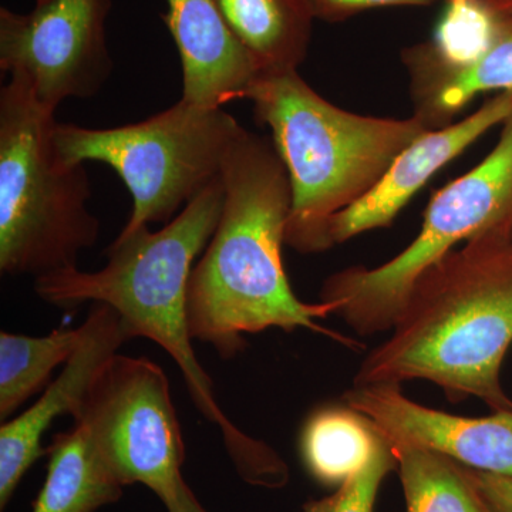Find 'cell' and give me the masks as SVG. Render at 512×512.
Returning <instances> with one entry per match:
<instances>
[{"instance_id": "obj_1", "label": "cell", "mask_w": 512, "mask_h": 512, "mask_svg": "<svg viewBox=\"0 0 512 512\" xmlns=\"http://www.w3.org/2000/svg\"><path fill=\"white\" fill-rule=\"evenodd\" d=\"M224 207L210 244L192 268L187 289L192 339L221 357L244 348V336L302 328L359 348L318 323L333 315L329 302L306 303L292 291L282 259L292 192L272 141L242 127L221 173Z\"/></svg>"}, {"instance_id": "obj_2", "label": "cell", "mask_w": 512, "mask_h": 512, "mask_svg": "<svg viewBox=\"0 0 512 512\" xmlns=\"http://www.w3.org/2000/svg\"><path fill=\"white\" fill-rule=\"evenodd\" d=\"M393 333L363 360L357 386L427 380L451 402L477 397L512 410L501 367L512 345V245L471 238L417 279Z\"/></svg>"}, {"instance_id": "obj_3", "label": "cell", "mask_w": 512, "mask_h": 512, "mask_svg": "<svg viewBox=\"0 0 512 512\" xmlns=\"http://www.w3.org/2000/svg\"><path fill=\"white\" fill-rule=\"evenodd\" d=\"M224 207V185L214 181L158 231L143 227L114 239L99 271L77 268L35 279V291L57 308L104 303L119 313L131 339L153 340L183 373L198 412L222 431L241 470L254 471L269 451L231 423L214 393V383L192 348L187 289L192 268L210 244Z\"/></svg>"}, {"instance_id": "obj_4", "label": "cell", "mask_w": 512, "mask_h": 512, "mask_svg": "<svg viewBox=\"0 0 512 512\" xmlns=\"http://www.w3.org/2000/svg\"><path fill=\"white\" fill-rule=\"evenodd\" d=\"M244 99L288 173L292 205L285 244L316 254L333 247L330 225L379 184L396 157L427 128L417 117L387 119L340 109L298 70L259 73Z\"/></svg>"}, {"instance_id": "obj_5", "label": "cell", "mask_w": 512, "mask_h": 512, "mask_svg": "<svg viewBox=\"0 0 512 512\" xmlns=\"http://www.w3.org/2000/svg\"><path fill=\"white\" fill-rule=\"evenodd\" d=\"M55 113L22 83L0 89V271L56 274L79 266L96 244L100 220L90 211L84 164L67 163L53 144Z\"/></svg>"}, {"instance_id": "obj_6", "label": "cell", "mask_w": 512, "mask_h": 512, "mask_svg": "<svg viewBox=\"0 0 512 512\" xmlns=\"http://www.w3.org/2000/svg\"><path fill=\"white\" fill-rule=\"evenodd\" d=\"M241 124L224 107L181 99L140 123L89 128L56 123L53 144L67 163L99 161L116 171L131 198L123 234L170 222L214 181Z\"/></svg>"}, {"instance_id": "obj_7", "label": "cell", "mask_w": 512, "mask_h": 512, "mask_svg": "<svg viewBox=\"0 0 512 512\" xmlns=\"http://www.w3.org/2000/svg\"><path fill=\"white\" fill-rule=\"evenodd\" d=\"M491 153L431 198L419 235L390 261L330 275L320 301L363 336L392 330L414 284L430 266L512 217V111Z\"/></svg>"}, {"instance_id": "obj_8", "label": "cell", "mask_w": 512, "mask_h": 512, "mask_svg": "<svg viewBox=\"0 0 512 512\" xmlns=\"http://www.w3.org/2000/svg\"><path fill=\"white\" fill-rule=\"evenodd\" d=\"M72 417L124 487L144 484L164 505L173 500L184 483L185 447L170 383L157 363L111 356Z\"/></svg>"}, {"instance_id": "obj_9", "label": "cell", "mask_w": 512, "mask_h": 512, "mask_svg": "<svg viewBox=\"0 0 512 512\" xmlns=\"http://www.w3.org/2000/svg\"><path fill=\"white\" fill-rule=\"evenodd\" d=\"M111 0H35L29 13L0 8V70L56 113L89 99L113 72L107 19Z\"/></svg>"}, {"instance_id": "obj_10", "label": "cell", "mask_w": 512, "mask_h": 512, "mask_svg": "<svg viewBox=\"0 0 512 512\" xmlns=\"http://www.w3.org/2000/svg\"><path fill=\"white\" fill-rule=\"evenodd\" d=\"M343 402L389 444L429 448L461 466L512 477V410L478 419L454 416L413 402L400 384H355Z\"/></svg>"}, {"instance_id": "obj_11", "label": "cell", "mask_w": 512, "mask_h": 512, "mask_svg": "<svg viewBox=\"0 0 512 512\" xmlns=\"http://www.w3.org/2000/svg\"><path fill=\"white\" fill-rule=\"evenodd\" d=\"M83 340L63 372L26 412L0 429V508L5 510L16 488L43 456L42 440L53 421L73 416L101 366L131 339L119 313L93 303L83 323Z\"/></svg>"}, {"instance_id": "obj_12", "label": "cell", "mask_w": 512, "mask_h": 512, "mask_svg": "<svg viewBox=\"0 0 512 512\" xmlns=\"http://www.w3.org/2000/svg\"><path fill=\"white\" fill-rule=\"evenodd\" d=\"M512 111V90L495 94L457 123L433 128L404 148L363 200L340 212L330 225L333 247L357 235L387 228L400 211L444 165L456 160Z\"/></svg>"}, {"instance_id": "obj_13", "label": "cell", "mask_w": 512, "mask_h": 512, "mask_svg": "<svg viewBox=\"0 0 512 512\" xmlns=\"http://www.w3.org/2000/svg\"><path fill=\"white\" fill-rule=\"evenodd\" d=\"M164 22L183 66V97L204 107L244 99L258 64L225 22L217 0H165Z\"/></svg>"}, {"instance_id": "obj_14", "label": "cell", "mask_w": 512, "mask_h": 512, "mask_svg": "<svg viewBox=\"0 0 512 512\" xmlns=\"http://www.w3.org/2000/svg\"><path fill=\"white\" fill-rule=\"evenodd\" d=\"M402 60L410 77L413 116L430 130L448 126L478 94L512 90V13L500 15L490 45L467 66L433 62L416 45L403 50Z\"/></svg>"}, {"instance_id": "obj_15", "label": "cell", "mask_w": 512, "mask_h": 512, "mask_svg": "<svg viewBox=\"0 0 512 512\" xmlns=\"http://www.w3.org/2000/svg\"><path fill=\"white\" fill-rule=\"evenodd\" d=\"M225 22L259 72L298 70L308 55L313 19L306 0H217Z\"/></svg>"}, {"instance_id": "obj_16", "label": "cell", "mask_w": 512, "mask_h": 512, "mask_svg": "<svg viewBox=\"0 0 512 512\" xmlns=\"http://www.w3.org/2000/svg\"><path fill=\"white\" fill-rule=\"evenodd\" d=\"M47 477L33 512H96L116 503L124 485L82 427L57 434L49 448Z\"/></svg>"}, {"instance_id": "obj_17", "label": "cell", "mask_w": 512, "mask_h": 512, "mask_svg": "<svg viewBox=\"0 0 512 512\" xmlns=\"http://www.w3.org/2000/svg\"><path fill=\"white\" fill-rule=\"evenodd\" d=\"M382 441L375 426L346 404L323 407L303 427V463L316 481L339 488L366 466Z\"/></svg>"}, {"instance_id": "obj_18", "label": "cell", "mask_w": 512, "mask_h": 512, "mask_svg": "<svg viewBox=\"0 0 512 512\" xmlns=\"http://www.w3.org/2000/svg\"><path fill=\"white\" fill-rule=\"evenodd\" d=\"M389 444V443H387ZM407 512H495L453 458L412 444H389Z\"/></svg>"}, {"instance_id": "obj_19", "label": "cell", "mask_w": 512, "mask_h": 512, "mask_svg": "<svg viewBox=\"0 0 512 512\" xmlns=\"http://www.w3.org/2000/svg\"><path fill=\"white\" fill-rule=\"evenodd\" d=\"M83 333V325L40 338L0 333V419H8L46 389L57 367L66 365L79 348Z\"/></svg>"}, {"instance_id": "obj_20", "label": "cell", "mask_w": 512, "mask_h": 512, "mask_svg": "<svg viewBox=\"0 0 512 512\" xmlns=\"http://www.w3.org/2000/svg\"><path fill=\"white\" fill-rule=\"evenodd\" d=\"M498 18L484 0H444L433 36L416 47L443 66H467L490 45Z\"/></svg>"}, {"instance_id": "obj_21", "label": "cell", "mask_w": 512, "mask_h": 512, "mask_svg": "<svg viewBox=\"0 0 512 512\" xmlns=\"http://www.w3.org/2000/svg\"><path fill=\"white\" fill-rule=\"evenodd\" d=\"M396 470V458L383 439L365 467L325 500L306 505L305 512H375L380 485L390 471Z\"/></svg>"}, {"instance_id": "obj_22", "label": "cell", "mask_w": 512, "mask_h": 512, "mask_svg": "<svg viewBox=\"0 0 512 512\" xmlns=\"http://www.w3.org/2000/svg\"><path fill=\"white\" fill-rule=\"evenodd\" d=\"M313 19L322 22H345L366 10L379 8H396V6H409V8H423L439 0H306Z\"/></svg>"}, {"instance_id": "obj_23", "label": "cell", "mask_w": 512, "mask_h": 512, "mask_svg": "<svg viewBox=\"0 0 512 512\" xmlns=\"http://www.w3.org/2000/svg\"><path fill=\"white\" fill-rule=\"evenodd\" d=\"M468 473L495 512H512V477L497 476L473 468H468Z\"/></svg>"}, {"instance_id": "obj_24", "label": "cell", "mask_w": 512, "mask_h": 512, "mask_svg": "<svg viewBox=\"0 0 512 512\" xmlns=\"http://www.w3.org/2000/svg\"><path fill=\"white\" fill-rule=\"evenodd\" d=\"M165 508L168 512H208L202 507L185 481L181 484L180 490L177 491L173 500L165 504Z\"/></svg>"}, {"instance_id": "obj_25", "label": "cell", "mask_w": 512, "mask_h": 512, "mask_svg": "<svg viewBox=\"0 0 512 512\" xmlns=\"http://www.w3.org/2000/svg\"><path fill=\"white\" fill-rule=\"evenodd\" d=\"M484 2L498 15L512 13V0H484Z\"/></svg>"}, {"instance_id": "obj_26", "label": "cell", "mask_w": 512, "mask_h": 512, "mask_svg": "<svg viewBox=\"0 0 512 512\" xmlns=\"http://www.w3.org/2000/svg\"><path fill=\"white\" fill-rule=\"evenodd\" d=\"M490 232H495V234L500 235L501 238H504L508 244L512 245V217L510 220H508L507 224L503 225V227L493 229V231Z\"/></svg>"}]
</instances>
